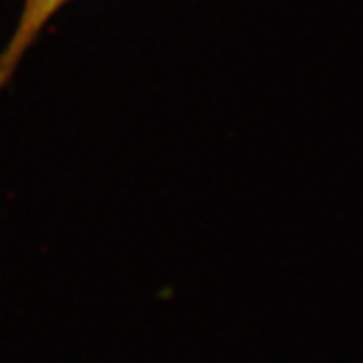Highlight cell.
I'll list each match as a JSON object with an SVG mask.
<instances>
[{
  "instance_id": "6da1fadb",
  "label": "cell",
  "mask_w": 363,
  "mask_h": 363,
  "mask_svg": "<svg viewBox=\"0 0 363 363\" xmlns=\"http://www.w3.org/2000/svg\"><path fill=\"white\" fill-rule=\"evenodd\" d=\"M75 0H23L18 21L14 25L11 37L0 51V93L14 77L26 52L35 47V43L45 33V28L55 21V16L67 9Z\"/></svg>"
}]
</instances>
